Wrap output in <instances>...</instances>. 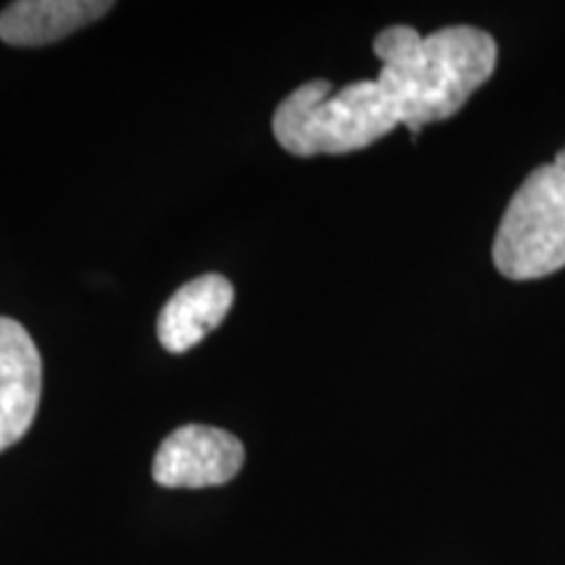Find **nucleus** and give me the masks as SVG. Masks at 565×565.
I'll use <instances>...</instances> for the list:
<instances>
[{
	"mask_svg": "<svg viewBox=\"0 0 565 565\" xmlns=\"http://www.w3.org/2000/svg\"><path fill=\"white\" fill-rule=\"evenodd\" d=\"M492 263L508 280L547 278L565 267V150L515 189L494 233Z\"/></svg>",
	"mask_w": 565,
	"mask_h": 565,
	"instance_id": "obj_3",
	"label": "nucleus"
},
{
	"mask_svg": "<svg viewBox=\"0 0 565 565\" xmlns=\"http://www.w3.org/2000/svg\"><path fill=\"white\" fill-rule=\"evenodd\" d=\"M233 307V286L223 275L207 273L183 282L158 317L160 345L171 353H186L225 320Z\"/></svg>",
	"mask_w": 565,
	"mask_h": 565,
	"instance_id": "obj_6",
	"label": "nucleus"
},
{
	"mask_svg": "<svg viewBox=\"0 0 565 565\" xmlns=\"http://www.w3.org/2000/svg\"><path fill=\"white\" fill-rule=\"evenodd\" d=\"M383 68L377 87L401 126L419 134L422 126L445 121L463 108L490 79L498 63L492 34L477 26H443L419 34L414 26H387L374 38Z\"/></svg>",
	"mask_w": 565,
	"mask_h": 565,
	"instance_id": "obj_1",
	"label": "nucleus"
},
{
	"mask_svg": "<svg viewBox=\"0 0 565 565\" xmlns=\"http://www.w3.org/2000/svg\"><path fill=\"white\" fill-rule=\"evenodd\" d=\"M395 126H401L398 118L374 79L341 89L324 79L307 82L282 97L273 116L275 139L296 158L364 150Z\"/></svg>",
	"mask_w": 565,
	"mask_h": 565,
	"instance_id": "obj_2",
	"label": "nucleus"
},
{
	"mask_svg": "<svg viewBox=\"0 0 565 565\" xmlns=\"http://www.w3.org/2000/svg\"><path fill=\"white\" fill-rule=\"evenodd\" d=\"M42 393V359L26 328L0 317V454L30 433Z\"/></svg>",
	"mask_w": 565,
	"mask_h": 565,
	"instance_id": "obj_5",
	"label": "nucleus"
},
{
	"mask_svg": "<svg viewBox=\"0 0 565 565\" xmlns=\"http://www.w3.org/2000/svg\"><path fill=\"white\" fill-rule=\"evenodd\" d=\"M110 9L108 0H19L0 11V40L13 47L51 45Z\"/></svg>",
	"mask_w": 565,
	"mask_h": 565,
	"instance_id": "obj_7",
	"label": "nucleus"
},
{
	"mask_svg": "<svg viewBox=\"0 0 565 565\" xmlns=\"http://www.w3.org/2000/svg\"><path fill=\"white\" fill-rule=\"evenodd\" d=\"M244 443L207 424H183L160 443L152 461V479L171 490L221 487L242 471Z\"/></svg>",
	"mask_w": 565,
	"mask_h": 565,
	"instance_id": "obj_4",
	"label": "nucleus"
}]
</instances>
